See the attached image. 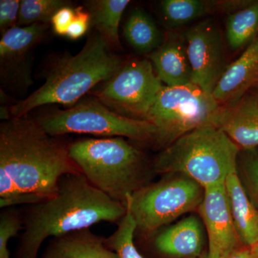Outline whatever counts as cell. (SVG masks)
Returning a JSON list of instances; mask_svg holds the SVG:
<instances>
[{
  "label": "cell",
  "mask_w": 258,
  "mask_h": 258,
  "mask_svg": "<svg viewBox=\"0 0 258 258\" xmlns=\"http://www.w3.org/2000/svg\"><path fill=\"white\" fill-rule=\"evenodd\" d=\"M70 144L45 132L36 120L11 118L0 124V198L34 197L39 203L57 192L60 179L82 174Z\"/></svg>",
  "instance_id": "6da1fadb"
},
{
  "label": "cell",
  "mask_w": 258,
  "mask_h": 258,
  "mask_svg": "<svg viewBox=\"0 0 258 258\" xmlns=\"http://www.w3.org/2000/svg\"><path fill=\"white\" fill-rule=\"evenodd\" d=\"M127 205L114 201L91 184L83 174L60 179L57 192L29 205L15 258H37L47 239L90 229L100 222L119 223Z\"/></svg>",
  "instance_id": "7a4b0ae2"
},
{
  "label": "cell",
  "mask_w": 258,
  "mask_h": 258,
  "mask_svg": "<svg viewBox=\"0 0 258 258\" xmlns=\"http://www.w3.org/2000/svg\"><path fill=\"white\" fill-rule=\"evenodd\" d=\"M109 47L101 34L90 37L79 53L61 59L50 70L41 87L10 107L11 118L26 116L45 105L75 104L98 83L111 79L121 68V60Z\"/></svg>",
  "instance_id": "3957f363"
},
{
  "label": "cell",
  "mask_w": 258,
  "mask_h": 258,
  "mask_svg": "<svg viewBox=\"0 0 258 258\" xmlns=\"http://www.w3.org/2000/svg\"><path fill=\"white\" fill-rule=\"evenodd\" d=\"M69 152L91 184L124 205L155 173L144 153L122 137L81 139L70 144Z\"/></svg>",
  "instance_id": "277c9868"
},
{
  "label": "cell",
  "mask_w": 258,
  "mask_h": 258,
  "mask_svg": "<svg viewBox=\"0 0 258 258\" xmlns=\"http://www.w3.org/2000/svg\"><path fill=\"white\" fill-rule=\"evenodd\" d=\"M240 151L221 128L205 125L166 147L153 166L157 174L186 176L206 189L225 183L237 171Z\"/></svg>",
  "instance_id": "5b68a950"
},
{
  "label": "cell",
  "mask_w": 258,
  "mask_h": 258,
  "mask_svg": "<svg viewBox=\"0 0 258 258\" xmlns=\"http://www.w3.org/2000/svg\"><path fill=\"white\" fill-rule=\"evenodd\" d=\"M225 110L212 95L194 83L174 87L164 86L145 120L157 127V144L165 149L199 127L217 126Z\"/></svg>",
  "instance_id": "8992f818"
},
{
  "label": "cell",
  "mask_w": 258,
  "mask_h": 258,
  "mask_svg": "<svg viewBox=\"0 0 258 258\" xmlns=\"http://www.w3.org/2000/svg\"><path fill=\"white\" fill-rule=\"evenodd\" d=\"M36 120L45 132L53 137L89 134L157 144L158 131L153 123L114 113L96 101L81 102L69 109L49 113Z\"/></svg>",
  "instance_id": "52a82bcc"
},
{
  "label": "cell",
  "mask_w": 258,
  "mask_h": 258,
  "mask_svg": "<svg viewBox=\"0 0 258 258\" xmlns=\"http://www.w3.org/2000/svg\"><path fill=\"white\" fill-rule=\"evenodd\" d=\"M127 198L137 230L150 235L178 218L198 209L205 190L186 176L166 174Z\"/></svg>",
  "instance_id": "ba28073f"
},
{
  "label": "cell",
  "mask_w": 258,
  "mask_h": 258,
  "mask_svg": "<svg viewBox=\"0 0 258 258\" xmlns=\"http://www.w3.org/2000/svg\"><path fill=\"white\" fill-rule=\"evenodd\" d=\"M164 86L150 60L133 61L121 66L97 96L103 104L145 120Z\"/></svg>",
  "instance_id": "9c48e42d"
},
{
  "label": "cell",
  "mask_w": 258,
  "mask_h": 258,
  "mask_svg": "<svg viewBox=\"0 0 258 258\" xmlns=\"http://www.w3.org/2000/svg\"><path fill=\"white\" fill-rule=\"evenodd\" d=\"M183 35L192 72L191 82L212 95L227 68L220 32L215 24L205 20Z\"/></svg>",
  "instance_id": "30bf717a"
},
{
  "label": "cell",
  "mask_w": 258,
  "mask_h": 258,
  "mask_svg": "<svg viewBox=\"0 0 258 258\" xmlns=\"http://www.w3.org/2000/svg\"><path fill=\"white\" fill-rule=\"evenodd\" d=\"M198 209L208 236L206 258H225L242 243L234 225L225 183L204 189Z\"/></svg>",
  "instance_id": "8fae6325"
},
{
  "label": "cell",
  "mask_w": 258,
  "mask_h": 258,
  "mask_svg": "<svg viewBox=\"0 0 258 258\" xmlns=\"http://www.w3.org/2000/svg\"><path fill=\"white\" fill-rule=\"evenodd\" d=\"M47 28L48 24L45 23L17 25L3 34L0 41L2 79L8 83L20 80L25 85L30 84L29 71L23 64Z\"/></svg>",
  "instance_id": "7c38bea8"
},
{
  "label": "cell",
  "mask_w": 258,
  "mask_h": 258,
  "mask_svg": "<svg viewBox=\"0 0 258 258\" xmlns=\"http://www.w3.org/2000/svg\"><path fill=\"white\" fill-rule=\"evenodd\" d=\"M257 83L258 37L249 44L239 58L227 66L212 96L224 108H232Z\"/></svg>",
  "instance_id": "4fadbf2b"
},
{
  "label": "cell",
  "mask_w": 258,
  "mask_h": 258,
  "mask_svg": "<svg viewBox=\"0 0 258 258\" xmlns=\"http://www.w3.org/2000/svg\"><path fill=\"white\" fill-rule=\"evenodd\" d=\"M149 57L158 78L164 86L174 87L192 83L184 35L169 33Z\"/></svg>",
  "instance_id": "5bb4252c"
},
{
  "label": "cell",
  "mask_w": 258,
  "mask_h": 258,
  "mask_svg": "<svg viewBox=\"0 0 258 258\" xmlns=\"http://www.w3.org/2000/svg\"><path fill=\"white\" fill-rule=\"evenodd\" d=\"M156 249L177 258L200 257L203 247V229L198 217L190 215L156 235Z\"/></svg>",
  "instance_id": "9a60e30c"
},
{
  "label": "cell",
  "mask_w": 258,
  "mask_h": 258,
  "mask_svg": "<svg viewBox=\"0 0 258 258\" xmlns=\"http://www.w3.org/2000/svg\"><path fill=\"white\" fill-rule=\"evenodd\" d=\"M217 127L240 149L258 147V96L248 94L236 106L226 108Z\"/></svg>",
  "instance_id": "2e32d148"
},
{
  "label": "cell",
  "mask_w": 258,
  "mask_h": 258,
  "mask_svg": "<svg viewBox=\"0 0 258 258\" xmlns=\"http://www.w3.org/2000/svg\"><path fill=\"white\" fill-rule=\"evenodd\" d=\"M105 240L91 229L75 231L50 239L41 258H118Z\"/></svg>",
  "instance_id": "e0dca14e"
},
{
  "label": "cell",
  "mask_w": 258,
  "mask_h": 258,
  "mask_svg": "<svg viewBox=\"0 0 258 258\" xmlns=\"http://www.w3.org/2000/svg\"><path fill=\"white\" fill-rule=\"evenodd\" d=\"M225 188L234 225L244 247L258 243V209L246 191L238 171L225 180Z\"/></svg>",
  "instance_id": "ac0fdd59"
},
{
  "label": "cell",
  "mask_w": 258,
  "mask_h": 258,
  "mask_svg": "<svg viewBox=\"0 0 258 258\" xmlns=\"http://www.w3.org/2000/svg\"><path fill=\"white\" fill-rule=\"evenodd\" d=\"M129 0H93L86 3L91 23L96 27L109 46L119 45L118 28Z\"/></svg>",
  "instance_id": "d6986e66"
},
{
  "label": "cell",
  "mask_w": 258,
  "mask_h": 258,
  "mask_svg": "<svg viewBox=\"0 0 258 258\" xmlns=\"http://www.w3.org/2000/svg\"><path fill=\"white\" fill-rule=\"evenodd\" d=\"M226 38L231 49L237 50L258 37V1H248L229 15L226 21Z\"/></svg>",
  "instance_id": "ffe728a7"
},
{
  "label": "cell",
  "mask_w": 258,
  "mask_h": 258,
  "mask_svg": "<svg viewBox=\"0 0 258 258\" xmlns=\"http://www.w3.org/2000/svg\"><path fill=\"white\" fill-rule=\"evenodd\" d=\"M123 33L131 46L142 53H152L163 42L161 32L144 10L135 8L125 24Z\"/></svg>",
  "instance_id": "44dd1931"
},
{
  "label": "cell",
  "mask_w": 258,
  "mask_h": 258,
  "mask_svg": "<svg viewBox=\"0 0 258 258\" xmlns=\"http://www.w3.org/2000/svg\"><path fill=\"white\" fill-rule=\"evenodd\" d=\"M217 5L215 2L203 0H164L161 10L166 23L177 28L205 16Z\"/></svg>",
  "instance_id": "7402d4cb"
},
{
  "label": "cell",
  "mask_w": 258,
  "mask_h": 258,
  "mask_svg": "<svg viewBox=\"0 0 258 258\" xmlns=\"http://www.w3.org/2000/svg\"><path fill=\"white\" fill-rule=\"evenodd\" d=\"M137 230V224L127 205L126 213L118 224V228L105 240L106 245L114 251L118 258H144L134 243Z\"/></svg>",
  "instance_id": "603a6c76"
},
{
  "label": "cell",
  "mask_w": 258,
  "mask_h": 258,
  "mask_svg": "<svg viewBox=\"0 0 258 258\" xmlns=\"http://www.w3.org/2000/svg\"><path fill=\"white\" fill-rule=\"evenodd\" d=\"M68 6L63 0H23L20 5L18 25L48 24L61 8Z\"/></svg>",
  "instance_id": "cb8c5ba5"
},
{
  "label": "cell",
  "mask_w": 258,
  "mask_h": 258,
  "mask_svg": "<svg viewBox=\"0 0 258 258\" xmlns=\"http://www.w3.org/2000/svg\"><path fill=\"white\" fill-rule=\"evenodd\" d=\"M238 175L249 198L258 209V149H241Z\"/></svg>",
  "instance_id": "d4e9b609"
},
{
  "label": "cell",
  "mask_w": 258,
  "mask_h": 258,
  "mask_svg": "<svg viewBox=\"0 0 258 258\" xmlns=\"http://www.w3.org/2000/svg\"><path fill=\"white\" fill-rule=\"evenodd\" d=\"M23 215L13 208L4 209L0 215V258H10L8 244L23 230Z\"/></svg>",
  "instance_id": "484cf974"
},
{
  "label": "cell",
  "mask_w": 258,
  "mask_h": 258,
  "mask_svg": "<svg viewBox=\"0 0 258 258\" xmlns=\"http://www.w3.org/2000/svg\"><path fill=\"white\" fill-rule=\"evenodd\" d=\"M21 1L1 0L0 1V31L2 34L17 26L20 14Z\"/></svg>",
  "instance_id": "4316f807"
},
{
  "label": "cell",
  "mask_w": 258,
  "mask_h": 258,
  "mask_svg": "<svg viewBox=\"0 0 258 258\" xmlns=\"http://www.w3.org/2000/svg\"><path fill=\"white\" fill-rule=\"evenodd\" d=\"M91 24V15L81 8L76 10V15L66 36L71 40H78L88 31Z\"/></svg>",
  "instance_id": "83f0119b"
},
{
  "label": "cell",
  "mask_w": 258,
  "mask_h": 258,
  "mask_svg": "<svg viewBox=\"0 0 258 258\" xmlns=\"http://www.w3.org/2000/svg\"><path fill=\"white\" fill-rule=\"evenodd\" d=\"M76 15V10L69 6L59 10L51 20L54 32L57 35H66Z\"/></svg>",
  "instance_id": "f1b7e54d"
},
{
  "label": "cell",
  "mask_w": 258,
  "mask_h": 258,
  "mask_svg": "<svg viewBox=\"0 0 258 258\" xmlns=\"http://www.w3.org/2000/svg\"><path fill=\"white\" fill-rule=\"evenodd\" d=\"M200 258H206L205 255ZM225 258H249V247H240Z\"/></svg>",
  "instance_id": "f546056e"
},
{
  "label": "cell",
  "mask_w": 258,
  "mask_h": 258,
  "mask_svg": "<svg viewBox=\"0 0 258 258\" xmlns=\"http://www.w3.org/2000/svg\"><path fill=\"white\" fill-rule=\"evenodd\" d=\"M249 258H258V243L249 247Z\"/></svg>",
  "instance_id": "4dcf8cb0"
}]
</instances>
